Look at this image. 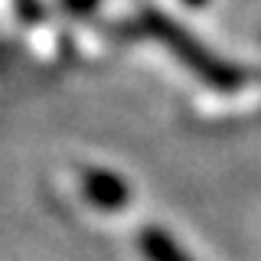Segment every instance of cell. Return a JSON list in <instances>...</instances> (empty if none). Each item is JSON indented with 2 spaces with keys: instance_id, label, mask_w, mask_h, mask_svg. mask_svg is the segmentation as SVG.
<instances>
[{
  "instance_id": "obj_1",
  "label": "cell",
  "mask_w": 261,
  "mask_h": 261,
  "mask_svg": "<svg viewBox=\"0 0 261 261\" xmlns=\"http://www.w3.org/2000/svg\"><path fill=\"white\" fill-rule=\"evenodd\" d=\"M141 245H144V255L150 258V261H190V258H186L173 242L167 239V235L157 232V228H147Z\"/></svg>"
},
{
  "instance_id": "obj_2",
  "label": "cell",
  "mask_w": 261,
  "mask_h": 261,
  "mask_svg": "<svg viewBox=\"0 0 261 261\" xmlns=\"http://www.w3.org/2000/svg\"><path fill=\"white\" fill-rule=\"evenodd\" d=\"M88 193L95 196V202H101V206H121V202L127 199V190L118 183L114 176H101V173H92L88 176Z\"/></svg>"
}]
</instances>
